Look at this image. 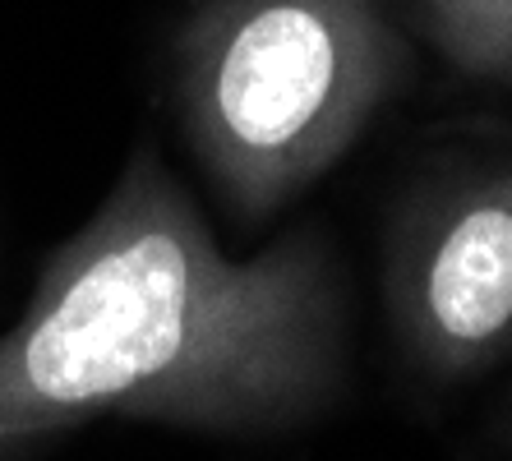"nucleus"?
Listing matches in <instances>:
<instances>
[{"instance_id": "obj_1", "label": "nucleus", "mask_w": 512, "mask_h": 461, "mask_svg": "<svg viewBox=\"0 0 512 461\" xmlns=\"http://www.w3.org/2000/svg\"><path fill=\"white\" fill-rule=\"evenodd\" d=\"M342 388L346 286L333 245L286 231L231 259L162 153L139 143L0 332V461L93 415L286 434Z\"/></svg>"}, {"instance_id": "obj_2", "label": "nucleus", "mask_w": 512, "mask_h": 461, "mask_svg": "<svg viewBox=\"0 0 512 461\" xmlns=\"http://www.w3.org/2000/svg\"><path fill=\"white\" fill-rule=\"evenodd\" d=\"M402 70L383 0H199L171 93L217 203L263 226L356 148Z\"/></svg>"}, {"instance_id": "obj_3", "label": "nucleus", "mask_w": 512, "mask_h": 461, "mask_svg": "<svg viewBox=\"0 0 512 461\" xmlns=\"http://www.w3.org/2000/svg\"><path fill=\"white\" fill-rule=\"evenodd\" d=\"M383 296L397 346L434 383L512 355V162H480L411 194L388 236Z\"/></svg>"}, {"instance_id": "obj_4", "label": "nucleus", "mask_w": 512, "mask_h": 461, "mask_svg": "<svg viewBox=\"0 0 512 461\" xmlns=\"http://www.w3.org/2000/svg\"><path fill=\"white\" fill-rule=\"evenodd\" d=\"M420 14L457 74L512 88V0H420Z\"/></svg>"}, {"instance_id": "obj_5", "label": "nucleus", "mask_w": 512, "mask_h": 461, "mask_svg": "<svg viewBox=\"0 0 512 461\" xmlns=\"http://www.w3.org/2000/svg\"><path fill=\"white\" fill-rule=\"evenodd\" d=\"M503 438L512 443V406H508V415H503Z\"/></svg>"}]
</instances>
